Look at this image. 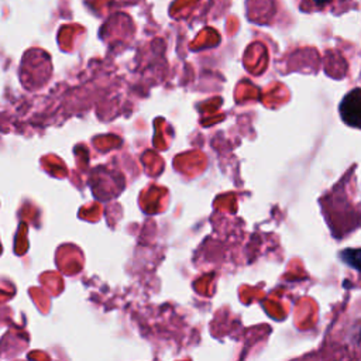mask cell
<instances>
[{
	"label": "cell",
	"instance_id": "obj_3",
	"mask_svg": "<svg viewBox=\"0 0 361 361\" xmlns=\"http://www.w3.org/2000/svg\"><path fill=\"white\" fill-rule=\"evenodd\" d=\"M331 0H303L302 6L306 10H319L324 6H327Z\"/></svg>",
	"mask_w": 361,
	"mask_h": 361
},
{
	"label": "cell",
	"instance_id": "obj_2",
	"mask_svg": "<svg viewBox=\"0 0 361 361\" xmlns=\"http://www.w3.org/2000/svg\"><path fill=\"white\" fill-rule=\"evenodd\" d=\"M340 258L351 269H355L357 272L361 274V247L347 248V250L341 251Z\"/></svg>",
	"mask_w": 361,
	"mask_h": 361
},
{
	"label": "cell",
	"instance_id": "obj_1",
	"mask_svg": "<svg viewBox=\"0 0 361 361\" xmlns=\"http://www.w3.org/2000/svg\"><path fill=\"white\" fill-rule=\"evenodd\" d=\"M341 120L355 128H361V89H353L347 93L338 107Z\"/></svg>",
	"mask_w": 361,
	"mask_h": 361
}]
</instances>
